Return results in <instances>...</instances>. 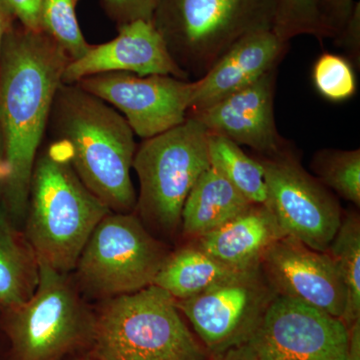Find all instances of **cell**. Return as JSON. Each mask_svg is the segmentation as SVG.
Segmentation results:
<instances>
[{"label":"cell","mask_w":360,"mask_h":360,"mask_svg":"<svg viewBox=\"0 0 360 360\" xmlns=\"http://www.w3.org/2000/svg\"><path fill=\"white\" fill-rule=\"evenodd\" d=\"M71 59L44 32L16 22L0 54V129L9 176L2 205L22 229L33 165L40 150L56 92Z\"/></svg>","instance_id":"obj_1"},{"label":"cell","mask_w":360,"mask_h":360,"mask_svg":"<svg viewBox=\"0 0 360 360\" xmlns=\"http://www.w3.org/2000/svg\"><path fill=\"white\" fill-rule=\"evenodd\" d=\"M47 129L65 142L78 177L110 212H134L130 170L136 144L122 113L77 84H61Z\"/></svg>","instance_id":"obj_2"},{"label":"cell","mask_w":360,"mask_h":360,"mask_svg":"<svg viewBox=\"0 0 360 360\" xmlns=\"http://www.w3.org/2000/svg\"><path fill=\"white\" fill-rule=\"evenodd\" d=\"M110 212L78 177L65 142L52 139L39 150L22 225L39 264L70 274L92 231Z\"/></svg>","instance_id":"obj_3"},{"label":"cell","mask_w":360,"mask_h":360,"mask_svg":"<svg viewBox=\"0 0 360 360\" xmlns=\"http://www.w3.org/2000/svg\"><path fill=\"white\" fill-rule=\"evenodd\" d=\"M89 354L96 360H207L167 291L153 285L96 302Z\"/></svg>","instance_id":"obj_4"},{"label":"cell","mask_w":360,"mask_h":360,"mask_svg":"<svg viewBox=\"0 0 360 360\" xmlns=\"http://www.w3.org/2000/svg\"><path fill=\"white\" fill-rule=\"evenodd\" d=\"M94 330V307L70 274L41 264L32 297L0 309L6 360H68L89 354Z\"/></svg>","instance_id":"obj_5"},{"label":"cell","mask_w":360,"mask_h":360,"mask_svg":"<svg viewBox=\"0 0 360 360\" xmlns=\"http://www.w3.org/2000/svg\"><path fill=\"white\" fill-rule=\"evenodd\" d=\"M276 0H158L153 25L189 78L200 79L240 40L274 30Z\"/></svg>","instance_id":"obj_6"},{"label":"cell","mask_w":360,"mask_h":360,"mask_svg":"<svg viewBox=\"0 0 360 360\" xmlns=\"http://www.w3.org/2000/svg\"><path fill=\"white\" fill-rule=\"evenodd\" d=\"M208 134L196 118L187 116L174 129L144 139L136 149L132 168L141 189L134 212L160 240L180 234L187 196L210 167Z\"/></svg>","instance_id":"obj_7"},{"label":"cell","mask_w":360,"mask_h":360,"mask_svg":"<svg viewBox=\"0 0 360 360\" xmlns=\"http://www.w3.org/2000/svg\"><path fill=\"white\" fill-rule=\"evenodd\" d=\"M170 250L134 212H110L92 231L70 276L85 300L103 302L153 285Z\"/></svg>","instance_id":"obj_8"},{"label":"cell","mask_w":360,"mask_h":360,"mask_svg":"<svg viewBox=\"0 0 360 360\" xmlns=\"http://www.w3.org/2000/svg\"><path fill=\"white\" fill-rule=\"evenodd\" d=\"M257 160L264 169L266 205L283 233L326 252L343 219L335 196L304 169L292 146L279 155Z\"/></svg>","instance_id":"obj_9"},{"label":"cell","mask_w":360,"mask_h":360,"mask_svg":"<svg viewBox=\"0 0 360 360\" xmlns=\"http://www.w3.org/2000/svg\"><path fill=\"white\" fill-rule=\"evenodd\" d=\"M276 295L258 266L175 303L208 354L214 355L246 345Z\"/></svg>","instance_id":"obj_10"},{"label":"cell","mask_w":360,"mask_h":360,"mask_svg":"<svg viewBox=\"0 0 360 360\" xmlns=\"http://www.w3.org/2000/svg\"><path fill=\"white\" fill-rule=\"evenodd\" d=\"M75 84L120 110L134 134L143 139L181 124L195 89L194 80L129 72L101 73Z\"/></svg>","instance_id":"obj_11"},{"label":"cell","mask_w":360,"mask_h":360,"mask_svg":"<svg viewBox=\"0 0 360 360\" xmlns=\"http://www.w3.org/2000/svg\"><path fill=\"white\" fill-rule=\"evenodd\" d=\"M248 345L258 360H347L340 319L276 295Z\"/></svg>","instance_id":"obj_12"},{"label":"cell","mask_w":360,"mask_h":360,"mask_svg":"<svg viewBox=\"0 0 360 360\" xmlns=\"http://www.w3.org/2000/svg\"><path fill=\"white\" fill-rule=\"evenodd\" d=\"M260 269L277 295L305 303L341 319L347 291L335 262L290 236H283L265 251Z\"/></svg>","instance_id":"obj_13"},{"label":"cell","mask_w":360,"mask_h":360,"mask_svg":"<svg viewBox=\"0 0 360 360\" xmlns=\"http://www.w3.org/2000/svg\"><path fill=\"white\" fill-rule=\"evenodd\" d=\"M276 84L277 68H274L245 89L187 116L196 118L210 134L248 146L262 158L279 155L291 143L277 129Z\"/></svg>","instance_id":"obj_14"},{"label":"cell","mask_w":360,"mask_h":360,"mask_svg":"<svg viewBox=\"0 0 360 360\" xmlns=\"http://www.w3.org/2000/svg\"><path fill=\"white\" fill-rule=\"evenodd\" d=\"M110 72L170 75L189 80L168 51L153 21L136 20L118 27L115 39L90 45L82 58L70 60L63 72V84H75L84 78Z\"/></svg>","instance_id":"obj_15"},{"label":"cell","mask_w":360,"mask_h":360,"mask_svg":"<svg viewBox=\"0 0 360 360\" xmlns=\"http://www.w3.org/2000/svg\"><path fill=\"white\" fill-rule=\"evenodd\" d=\"M288 47L290 42L279 39L272 30L253 33L240 40L202 77L194 80L188 113L210 108L278 68Z\"/></svg>","instance_id":"obj_16"},{"label":"cell","mask_w":360,"mask_h":360,"mask_svg":"<svg viewBox=\"0 0 360 360\" xmlns=\"http://www.w3.org/2000/svg\"><path fill=\"white\" fill-rule=\"evenodd\" d=\"M283 236L269 206L253 205L219 229L189 243L231 269L248 270L260 266L267 248Z\"/></svg>","instance_id":"obj_17"},{"label":"cell","mask_w":360,"mask_h":360,"mask_svg":"<svg viewBox=\"0 0 360 360\" xmlns=\"http://www.w3.org/2000/svg\"><path fill=\"white\" fill-rule=\"evenodd\" d=\"M253 205L210 165L200 175L184 202L180 234L187 241L200 238Z\"/></svg>","instance_id":"obj_18"},{"label":"cell","mask_w":360,"mask_h":360,"mask_svg":"<svg viewBox=\"0 0 360 360\" xmlns=\"http://www.w3.org/2000/svg\"><path fill=\"white\" fill-rule=\"evenodd\" d=\"M243 271L245 270L233 269L221 264L188 241L176 250H170L153 284L167 291L174 300H186Z\"/></svg>","instance_id":"obj_19"},{"label":"cell","mask_w":360,"mask_h":360,"mask_svg":"<svg viewBox=\"0 0 360 360\" xmlns=\"http://www.w3.org/2000/svg\"><path fill=\"white\" fill-rule=\"evenodd\" d=\"M39 279V262L25 238L0 205V309L32 297Z\"/></svg>","instance_id":"obj_20"},{"label":"cell","mask_w":360,"mask_h":360,"mask_svg":"<svg viewBox=\"0 0 360 360\" xmlns=\"http://www.w3.org/2000/svg\"><path fill=\"white\" fill-rule=\"evenodd\" d=\"M208 156L210 165L219 170L250 202L267 205L264 169L257 158L246 155L236 142L210 134Z\"/></svg>","instance_id":"obj_21"},{"label":"cell","mask_w":360,"mask_h":360,"mask_svg":"<svg viewBox=\"0 0 360 360\" xmlns=\"http://www.w3.org/2000/svg\"><path fill=\"white\" fill-rule=\"evenodd\" d=\"M347 291L341 321L345 328L360 319V219L359 213L345 215L328 251Z\"/></svg>","instance_id":"obj_22"},{"label":"cell","mask_w":360,"mask_h":360,"mask_svg":"<svg viewBox=\"0 0 360 360\" xmlns=\"http://www.w3.org/2000/svg\"><path fill=\"white\" fill-rule=\"evenodd\" d=\"M311 169L321 184L343 200L360 206V149L324 148L316 151Z\"/></svg>","instance_id":"obj_23"},{"label":"cell","mask_w":360,"mask_h":360,"mask_svg":"<svg viewBox=\"0 0 360 360\" xmlns=\"http://www.w3.org/2000/svg\"><path fill=\"white\" fill-rule=\"evenodd\" d=\"M78 0H42L41 30L58 42L71 60L82 58L90 45L78 23Z\"/></svg>","instance_id":"obj_24"},{"label":"cell","mask_w":360,"mask_h":360,"mask_svg":"<svg viewBox=\"0 0 360 360\" xmlns=\"http://www.w3.org/2000/svg\"><path fill=\"white\" fill-rule=\"evenodd\" d=\"M272 32L286 42L300 35L328 39L316 0H276Z\"/></svg>","instance_id":"obj_25"},{"label":"cell","mask_w":360,"mask_h":360,"mask_svg":"<svg viewBox=\"0 0 360 360\" xmlns=\"http://www.w3.org/2000/svg\"><path fill=\"white\" fill-rule=\"evenodd\" d=\"M312 82L321 96L333 103H342L357 91L354 68L345 56L324 52L315 61Z\"/></svg>","instance_id":"obj_26"},{"label":"cell","mask_w":360,"mask_h":360,"mask_svg":"<svg viewBox=\"0 0 360 360\" xmlns=\"http://www.w3.org/2000/svg\"><path fill=\"white\" fill-rule=\"evenodd\" d=\"M108 18L117 27L136 20L151 21L158 0H101Z\"/></svg>","instance_id":"obj_27"},{"label":"cell","mask_w":360,"mask_h":360,"mask_svg":"<svg viewBox=\"0 0 360 360\" xmlns=\"http://www.w3.org/2000/svg\"><path fill=\"white\" fill-rule=\"evenodd\" d=\"M328 39L340 34L352 13L356 0H316Z\"/></svg>","instance_id":"obj_28"},{"label":"cell","mask_w":360,"mask_h":360,"mask_svg":"<svg viewBox=\"0 0 360 360\" xmlns=\"http://www.w3.org/2000/svg\"><path fill=\"white\" fill-rule=\"evenodd\" d=\"M335 42L345 53V58L354 68L359 70L360 66V2H355L352 13L340 34L335 37Z\"/></svg>","instance_id":"obj_29"},{"label":"cell","mask_w":360,"mask_h":360,"mask_svg":"<svg viewBox=\"0 0 360 360\" xmlns=\"http://www.w3.org/2000/svg\"><path fill=\"white\" fill-rule=\"evenodd\" d=\"M16 22L34 32L41 30L42 0H0Z\"/></svg>","instance_id":"obj_30"},{"label":"cell","mask_w":360,"mask_h":360,"mask_svg":"<svg viewBox=\"0 0 360 360\" xmlns=\"http://www.w3.org/2000/svg\"><path fill=\"white\" fill-rule=\"evenodd\" d=\"M207 360H258V359L250 345L246 343L240 347L225 350L220 354L210 355Z\"/></svg>","instance_id":"obj_31"},{"label":"cell","mask_w":360,"mask_h":360,"mask_svg":"<svg viewBox=\"0 0 360 360\" xmlns=\"http://www.w3.org/2000/svg\"><path fill=\"white\" fill-rule=\"evenodd\" d=\"M347 329V360H360V319Z\"/></svg>","instance_id":"obj_32"},{"label":"cell","mask_w":360,"mask_h":360,"mask_svg":"<svg viewBox=\"0 0 360 360\" xmlns=\"http://www.w3.org/2000/svg\"><path fill=\"white\" fill-rule=\"evenodd\" d=\"M8 176L9 167L6 160V146H4V136H2L1 129H0V205L2 202L4 188H6Z\"/></svg>","instance_id":"obj_33"},{"label":"cell","mask_w":360,"mask_h":360,"mask_svg":"<svg viewBox=\"0 0 360 360\" xmlns=\"http://www.w3.org/2000/svg\"><path fill=\"white\" fill-rule=\"evenodd\" d=\"M16 21L13 16L7 11L6 6L0 2V54H1L2 46H4L7 33L11 32V28L13 27Z\"/></svg>","instance_id":"obj_34"},{"label":"cell","mask_w":360,"mask_h":360,"mask_svg":"<svg viewBox=\"0 0 360 360\" xmlns=\"http://www.w3.org/2000/svg\"><path fill=\"white\" fill-rule=\"evenodd\" d=\"M6 343L4 340V335L0 331V360H6Z\"/></svg>","instance_id":"obj_35"},{"label":"cell","mask_w":360,"mask_h":360,"mask_svg":"<svg viewBox=\"0 0 360 360\" xmlns=\"http://www.w3.org/2000/svg\"><path fill=\"white\" fill-rule=\"evenodd\" d=\"M68 360H96L94 359V357L91 356L89 354H84L77 355V356L72 357V359H70Z\"/></svg>","instance_id":"obj_36"}]
</instances>
